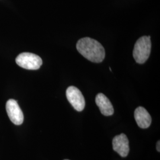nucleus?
Returning <instances> with one entry per match:
<instances>
[{"label": "nucleus", "mask_w": 160, "mask_h": 160, "mask_svg": "<svg viewBox=\"0 0 160 160\" xmlns=\"http://www.w3.org/2000/svg\"><path fill=\"white\" fill-rule=\"evenodd\" d=\"M78 51L87 59L92 62L100 63L105 58V50L97 40L90 38H84L77 43Z\"/></svg>", "instance_id": "1"}, {"label": "nucleus", "mask_w": 160, "mask_h": 160, "mask_svg": "<svg viewBox=\"0 0 160 160\" xmlns=\"http://www.w3.org/2000/svg\"><path fill=\"white\" fill-rule=\"evenodd\" d=\"M151 49V37L143 36L137 41L133 51V57L138 63H145L148 59Z\"/></svg>", "instance_id": "2"}, {"label": "nucleus", "mask_w": 160, "mask_h": 160, "mask_svg": "<svg viewBox=\"0 0 160 160\" xmlns=\"http://www.w3.org/2000/svg\"><path fill=\"white\" fill-rule=\"evenodd\" d=\"M17 65L26 69L37 70L42 65V60L38 55L29 52L19 54L16 59Z\"/></svg>", "instance_id": "3"}, {"label": "nucleus", "mask_w": 160, "mask_h": 160, "mask_svg": "<svg viewBox=\"0 0 160 160\" xmlns=\"http://www.w3.org/2000/svg\"><path fill=\"white\" fill-rule=\"evenodd\" d=\"M67 98L72 106V107L78 112L82 111L86 105L84 97L80 90L74 86H70L66 91Z\"/></svg>", "instance_id": "4"}, {"label": "nucleus", "mask_w": 160, "mask_h": 160, "mask_svg": "<svg viewBox=\"0 0 160 160\" xmlns=\"http://www.w3.org/2000/svg\"><path fill=\"white\" fill-rule=\"evenodd\" d=\"M6 111L12 122L16 125H20L23 123L24 115L23 112L18 106L17 101L10 99L6 103Z\"/></svg>", "instance_id": "5"}, {"label": "nucleus", "mask_w": 160, "mask_h": 160, "mask_svg": "<svg viewBox=\"0 0 160 160\" xmlns=\"http://www.w3.org/2000/svg\"><path fill=\"white\" fill-rule=\"evenodd\" d=\"M113 148L122 157H126L129 152V140L124 133L116 136L113 139Z\"/></svg>", "instance_id": "6"}, {"label": "nucleus", "mask_w": 160, "mask_h": 160, "mask_svg": "<svg viewBox=\"0 0 160 160\" xmlns=\"http://www.w3.org/2000/svg\"><path fill=\"white\" fill-rule=\"evenodd\" d=\"M96 103L103 115L109 116L114 113L113 105L109 98L103 93H98L96 96Z\"/></svg>", "instance_id": "7"}, {"label": "nucleus", "mask_w": 160, "mask_h": 160, "mask_svg": "<svg viewBox=\"0 0 160 160\" xmlns=\"http://www.w3.org/2000/svg\"><path fill=\"white\" fill-rule=\"evenodd\" d=\"M135 119L139 127L142 129L148 128L151 123V117L147 110L143 107H138L135 110Z\"/></svg>", "instance_id": "8"}, {"label": "nucleus", "mask_w": 160, "mask_h": 160, "mask_svg": "<svg viewBox=\"0 0 160 160\" xmlns=\"http://www.w3.org/2000/svg\"><path fill=\"white\" fill-rule=\"evenodd\" d=\"M160 141H158V142H157V150L158 151V152H160Z\"/></svg>", "instance_id": "9"}, {"label": "nucleus", "mask_w": 160, "mask_h": 160, "mask_svg": "<svg viewBox=\"0 0 160 160\" xmlns=\"http://www.w3.org/2000/svg\"></svg>", "instance_id": "10"}]
</instances>
